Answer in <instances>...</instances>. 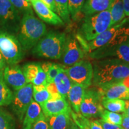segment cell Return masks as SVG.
Here are the masks:
<instances>
[{"mask_svg":"<svg viewBox=\"0 0 129 129\" xmlns=\"http://www.w3.org/2000/svg\"><path fill=\"white\" fill-rule=\"evenodd\" d=\"M71 111L47 118L50 129H67L68 128L72 121L71 118Z\"/></svg>","mask_w":129,"mask_h":129,"instance_id":"44dd1931","label":"cell"},{"mask_svg":"<svg viewBox=\"0 0 129 129\" xmlns=\"http://www.w3.org/2000/svg\"><path fill=\"white\" fill-rule=\"evenodd\" d=\"M59 16L63 22L69 23L70 22V13L69 11V0H54Z\"/></svg>","mask_w":129,"mask_h":129,"instance_id":"4316f807","label":"cell"},{"mask_svg":"<svg viewBox=\"0 0 129 129\" xmlns=\"http://www.w3.org/2000/svg\"><path fill=\"white\" fill-rule=\"evenodd\" d=\"M46 33V26L42 21L35 17L34 13H26L22 16L16 37L23 50L26 51L32 49Z\"/></svg>","mask_w":129,"mask_h":129,"instance_id":"7a4b0ae2","label":"cell"},{"mask_svg":"<svg viewBox=\"0 0 129 129\" xmlns=\"http://www.w3.org/2000/svg\"><path fill=\"white\" fill-rule=\"evenodd\" d=\"M26 1L29 3H30V2H32V1H35V0H26Z\"/></svg>","mask_w":129,"mask_h":129,"instance_id":"c3c4849f","label":"cell"},{"mask_svg":"<svg viewBox=\"0 0 129 129\" xmlns=\"http://www.w3.org/2000/svg\"><path fill=\"white\" fill-rule=\"evenodd\" d=\"M114 0H86L81 11L85 16L99 13L109 9Z\"/></svg>","mask_w":129,"mask_h":129,"instance_id":"e0dca14e","label":"cell"},{"mask_svg":"<svg viewBox=\"0 0 129 129\" xmlns=\"http://www.w3.org/2000/svg\"><path fill=\"white\" fill-rule=\"evenodd\" d=\"M111 26L109 10L91 16H85L81 26L79 34L85 42L92 41Z\"/></svg>","mask_w":129,"mask_h":129,"instance_id":"277c9868","label":"cell"},{"mask_svg":"<svg viewBox=\"0 0 129 129\" xmlns=\"http://www.w3.org/2000/svg\"><path fill=\"white\" fill-rule=\"evenodd\" d=\"M111 17V26L121 22L125 19V13L122 0H114L109 7Z\"/></svg>","mask_w":129,"mask_h":129,"instance_id":"7402d4cb","label":"cell"},{"mask_svg":"<svg viewBox=\"0 0 129 129\" xmlns=\"http://www.w3.org/2000/svg\"><path fill=\"white\" fill-rule=\"evenodd\" d=\"M64 69L73 83L81 85L85 88L91 84L93 68L90 61L81 60Z\"/></svg>","mask_w":129,"mask_h":129,"instance_id":"ba28073f","label":"cell"},{"mask_svg":"<svg viewBox=\"0 0 129 129\" xmlns=\"http://www.w3.org/2000/svg\"><path fill=\"white\" fill-rule=\"evenodd\" d=\"M31 84L33 85H44L46 86L47 84L46 74L43 71L41 67L40 68L39 71H38V72L37 74L36 77H35L34 80L32 81Z\"/></svg>","mask_w":129,"mask_h":129,"instance_id":"836d02e7","label":"cell"},{"mask_svg":"<svg viewBox=\"0 0 129 129\" xmlns=\"http://www.w3.org/2000/svg\"><path fill=\"white\" fill-rule=\"evenodd\" d=\"M6 63H7L6 62V60L0 52V70H4L5 67H6Z\"/></svg>","mask_w":129,"mask_h":129,"instance_id":"b9f144b4","label":"cell"},{"mask_svg":"<svg viewBox=\"0 0 129 129\" xmlns=\"http://www.w3.org/2000/svg\"><path fill=\"white\" fill-rule=\"evenodd\" d=\"M3 80V72L2 70H0V81Z\"/></svg>","mask_w":129,"mask_h":129,"instance_id":"7dc6e473","label":"cell"},{"mask_svg":"<svg viewBox=\"0 0 129 129\" xmlns=\"http://www.w3.org/2000/svg\"><path fill=\"white\" fill-rule=\"evenodd\" d=\"M59 94L63 98H67L73 83L63 67L54 80Z\"/></svg>","mask_w":129,"mask_h":129,"instance_id":"d6986e66","label":"cell"},{"mask_svg":"<svg viewBox=\"0 0 129 129\" xmlns=\"http://www.w3.org/2000/svg\"><path fill=\"white\" fill-rule=\"evenodd\" d=\"M24 50L14 35L0 31V52L8 64H16L24 56Z\"/></svg>","mask_w":129,"mask_h":129,"instance_id":"8992f818","label":"cell"},{"mask_svg":"<svg viewBox=\"0 0 129 129\" xmlns=\"http://www.w3.org/2000/svg\"><path fill=\"white\" fill-rule=\"evenodd\" d=\"M125 108L124 112L123 114L127 117H129V100H125Z\"/></svg>","mask_w":129,"mask_h":129,"instance_id":"ee69618b","label":"cell"},{"mask_svg":"<svg viewBox=\"0 0 129 129\" xmlns=\"http://www.w3.org/2000/svg\"><path fill=\"white\" fill-rule=\"evenodd\" d=\"M3 80L14 91L18 90L26 84L25 75L22 68L17 64H9L3 70Z\"/></svg>","mask_w":129,"mask_h":129,"instance_id":"4fadbf2b","label":"cell"},{"mask_svg":"<svg viewBox=\"0 0 129 129\" xmlns=\"http://www.w3.org/2000/svg\"><path fill=\"white\" fill-rule=\"evenodd\" d=\"M93 68V82L98 87L121 82L129 76V63L117 58L95 60Z\"/></svg>","mask_w":129,"mask_h":129,"instance_id":"6da1fadb","label":"cell"},{"mask_svg":"<svg viewBox=\"0 0 129 129\" xmlns=\"http://www.w3.org/2000/svg\"><path fill=\"white\" fill-rule=\"evenodd\" d=\"M85 89L81 85L73 83L68 94L69 103L77 114L80 112V106L84 96Z\"/></svg>","mask_w":129,"mask_h":129,"instance_id":"ffe728a7","label":"cell"},{"mask_svg":"<svg viewBox=\"0 0 129 129\" xmlns=\"http://www.w3.org/2000/svg\"><path fill=\"white\" fill-rule=\"evenodd\" d=\"M22 20L21 14L9 0H0V27L3 31L17 34Z\"/></svg>","mask_w":129,"mask_h":129,"instance_id":"52a82bcc","label":"cell"},{"mask_svg":"<svg viewBox=\"0 0 129 129\" xmlns=\"http://www.w3.org/2000/svg\"><path fill=\"white\" fill-rule=\"evenodd\" d=\"M128 43H129V37H128Z\"/></svg>","mask_w":129,"mask_h":129,"instance_id":"681fc988","label":"cell"},{"mask_svg":"<svg viewBox=\"0 0 129 129\" xmlns=\"http://www.w3.org/2000/svg\"><path fill=\"white\" fill-rule=\"evenodd\" d=\"M98 92L102 99L129 100V89L121 82L99 87Z\"/></svg>","mask_w":129,"mask_h":129,"instance_id":"5bb4252c","label":"cell"},{"mask_svg":"<svg viewBox=\"0 0 129 129\" xmlns=\"http://www.w3.org/2000/svg\"><path fill=\"white\" fill-rule=\"evenodd\" d=\"M46 89V85H33V92H38L42 90Z\"/></svg>","mask_w":129,"mask_h":129,"instance_id":"7bdbcfd3","label":"cell"},{"mask_svg":"<svg viewBox=\"0 0 129 129\" xmlns=\"http://www.w3.org/2000/svg\"><path fill=\"white\" fill-rule=\"evenodd\" d=\"M122 121L121 126L123 129H129V117L124 114H122Z\"/></svg>","mask_w":129,"mask_h":129,"instance_id":"ab89813d","label":"cell"},{"mask_svg":"<svg viewBox=\"0 0 129 129\" xmlns=\"http://www.w3.org/2000/svg\"><path fill=\"white\" fill-rule=\"evenodd\" d=\"M85 1V0H69V11L72 19H75L79 15Z\"/></svg>","mask_w":129,"mask_h":129,"instance_id":"4dcf8cb0","label":"cell"},{"mask_svg":"<svg viewBox=\"0 0 129 129\" xmlns=\"http://www.w3.org/2000/svg\"><path fill=\"white\" fill-rule=\"evenodd\" d=\"M101 120L108 123L121 125L122 121V116L118 113L112 112L107 110H104L102 112Z\"/></svg>","mask_w":129,"mask_h":129,"instance_id":"83f0119b","label":"cell"},{"mask_svg":"<svg viewBox=\"0 0 129 129\" xmlns=\"http://www.w3.org/2000/svg\"><path fill=\"white\" fill-rule=\"evenodd\" d=\"M53 12L57 13V9L54 0H41Z\"/></svg>","mask_w":129,"mask_h":129,"instance_id":"f35d334b","label":"cell"},{"mask_svg":"<svg viewBox=\"0 0 129 129\" xmlns=\"http://www.w3.org/2000/svg\"><path fill=\"white\" fill-rule=\"evenodd\" d=\"M102 105V97L98 90H88L80 106L81 114L87 118L101 117L104 111Z\"/></svg>","mask_w":129,"mask_h":129,"instance_id":"30bf717a","label":"cell"},{"mask_svg":"<svg viewBox=\"0 0 129 129\" xmlns=\"http://www.w3.org/2000/svg\"><path fill=\"white\" fill-rule=\"evenodd\" d=\"M66 38L67 36L64 32H47L32 48V54L39 57L60 59L63 50Z\"/></svg>","mask_w":129,"mask_h":129,"instance_id":"3957f363","label":"cell"},{"mask_svg":"<svg viewBox=\"0 0 129 129\" xmlns=\"http://www.w3.org/2000/svg\"><path fill=\"white\" fill-rule=\"evenodd\" d=\"M30 3L37 14L42 20L53 25H64L63 21L59 15L50 9L41 0H35Z\"/></svg>","mask_w":129,"mask_h":129,"instance_id":"9a60e30c","label":"cell"},{"mask_svg":"<svg viewBox=\"0 0 129 129\" xmlns=\"http://www.w3.org/2000/svg\"><path fill=\"white\" fill-rule=\"evenodd\" d=\"M84 56V50L80 45L78 40L73 35L67 37L61 56L63 63L68 67H71L79 61L83 60Z\"/></svg>","mask_w":129,"mask_h":129,"instance_id":"7c38bea8","label":"cell"},{"mask_svg":"<svg viewBox=\"0 0 129 129\" xmlns=\"http://www.w3.org/2000/svg\"><path fill=\"white\" fill-rule=\"evenodd\" d=\"M33 100V85L26 84L20 89L13 93V98L11 105L13 112L20 119L23 120L26 111Z\"/></svg>","mask_w":129,"mask_h":129,"instance_id":"8fae6325","label":"cell"},{"mask_svg":"<svg viewBox=\"0 0 129 129\" xmlns=\"http://www.w3.org/2000/svg\"><path fill=\"white\" fill-rule=\"evenodd\" d=\"M121 83L123 84L127 88L129 89V76L126 77L125 79H124V80L121 81Z\"/></svg>","mask_w":129,"mask_h":129,"instance_id":"bcb514c9","label":"cell"},{"mask_svg":"<svg viewBox=\"0 0 129 129\" xmlns=\"http://www.w3.org/2000/svg\"><path fill=\"white\" fill-rule=\"evenodd\" d=\"M71 116L72 117V120L74 121L76 124L78 125L80 129H90L88 127V120L87 118H85L79 114H75V112L71 111Z\"/></svg>","mask_w":129,"mask_h":129,"instance_id":"1f68e13d","label":"cell"},{"mask_svg":"<svg viewBox=\"0 0 129 129\" xmlns=\"http://www.w3.org/2000/svg\"><path fill=\"white\" fill-rule=\"evenodd\" d=\"M43 115L41 106L34 100H32L26 111L22 129H30L32 125Z\"/></svg>","mask_w":129,"mask_h":129,"instance_id":"ac0fdd59","label":"cell"},{"mask_svg":"<svg viewBox=\"0 0 129 129\" xmlns=\"http://www.w3.org/2000/svg\"><path fill=\"white\" fill-rule=\"evenodd\" d=\"M13 7L22 16L26 13H33L30 3L26 0H9Z\"/></svg>","mask_w":129,"mask_h":129,"instance_id":"f546056e","label":"cell"},{"mask_svg":"<svg viewBox=\"0 0 129 129\" xmlns=\"http://www.w3.org/2000/svg\"><path fill=\"white\" fill-rule=\"evenodd\" d=\"M99 121V122H101L102 126L104 129H123L121 125H118L112 124L108 123V122H105L103 120H102L101 119Z\"/></svg>","mask_w":129,"mask_h":129,"instance_id":"d590c367","label":"cell"},{"mask_svg":"<svg viewBox=\"0 0 129 129\" xmlns=\"http://www.w3.org/2000/svg\"><path fill=\"white\" fill-rule=\"evenodd\" d=\"M46 88V90H47L48 92L50 94V95L56 94H58V93H59L57 89V87H56L55 84L54 83V82H53V83L47 84Z\"/></svg>","mask_w":129,"mask_h":129,"instance_id":"8d00e7d4","label":"cell"},{"mask_svg":"<svg viewBox=\"0 0 129 129\" xmlns=\"http://www.w3.org/2000/svg\"><path fill=\"white\" fill-rule=\"evenodd\" d=\"M89 56L94 60L106 58H117L129 63V43L128 40L119 44L102 47L90 52Z\"/></svg>","mask_w":129,"mask_h":129,"instance_id":"9c48e42d","label":"cell"},{"mask_svg":"<svg viewBox=\"0 0 129 129\" xmlns=\"http://www.w3.org/2000/svg\"><path fill=\"white\" fill-rule=\"evenodd\" d=\"M127 19H124L120 23L111 26L100 34L92 41L87 42L85 45L87 50L91 51L105 46H112L124 43L129 37V28L122 26Z\"/></svg>","mask_w":129,"mask_h":129,"instance_id":"5b68a950","label":"cell"},{"mask_svg":"<svg viewBox=\"0 0 129 129\" xmlns=\"http://www.w3.org/2000/svg\"><path fill=\"white\" fill-rule=\"evenodd\" d=\"M33 98L36 102L41 106L47 101H49L50 99V94L47 90L45 89L38 92H33Z\"/></svg>","mask_w":129,"mask_h":129,"instance_id":"d6a6232c","label":"cell"},{"mask_svg":"<svg viewBox=\"0 0 129 129\" xmlns=\"http://www.w3.org/2000/svg\"><path fill=\"white\" fill-rule=\"evenodd\" d=\"M41 67L46 74L47 82L50 83L54 82V78L63 67L54 63L45 62L41 64Z\"/></svg>","mask_w":129,"mask_h":129,"instance_id":"cb8c5ba5","label":"cell"},{"mask_svg":"<svg viewBox=\"0 0 129 129\" xmlns=\"http://www.w3.org/2000/svg\"><path fill=\"white\" fill-rule=\"evenodd\" d=\"M125 15L129 17V0H122Z\"/></svg>","mask_w":129,"mask_h":129,"instance_id":"60d3db41","label":"cell"},{"mask_svg":"<svg viewBox=\"0 0 129 129\" xmlns=\"http://www.w3.org/2000/svg\"><path fill=\"white\" fill-rule=\"evenodd\" d=\"M67 129H80V128H79L78 125H77L74 122V121L72 120L70 124H69V125L68 128Z\"/></svg>","mask_w":129,"mask_h":129,"instance_id":"f6af8a7d","label":"cell"},{"mask_svg":"<svg viewBox=\"0 0 129 129\" xmlns=\"http://www.w3.org/2000/svg\"><path fill=\"white\" fill-rule=\"evenodd\" d=\"M30 129H50L48 121L44 115L41 116L36 122H35Z\"/></svg>","mask_w":129,"mask_h":129,"instance_id":"e575fe53","label":"cell"},{"mask_svg":"<svg viewBox=\"0 0 129 129\" xmlns=\"http://www.w3.org/2000/svg\"><path fill=\"white\" fill-rule=\"evenodd\" d=\"M13 98V93L4 81H0V106L11 105Z\"/></svg>","mask_w":129,"mask_h":129,"instance_id":"484cf974","label":"cell"},{"mask_svg":"<svg viewBox=\"0 0 129 129\" xmlns=\"http://www.w3.org/2000/svg\"><path fill=\"white\" fill-rule=\"evenodd\" d=\"M102 105L105 109L112 112H124L125 101L122 99H102Z\"/></svg>","mask_w":129,"mask_h":129,"instance_id":"603a6c76","label":"cell"},{"mask_svg":"<svg viewBox=\"0 0 129 129\" xmlns=\"http://www.w3.org/2000/svg\"><path fill=\"white\" fill-rule=\"evenodd\" d=\"M15 122L10 114L0 109V129H14Z\"/></svg>","mask_w":129,"mask_h":129,"instance_id":"f1b7e54d","label":"cell"},{"mask_svg":"<svg viewBox=\"0 0 129 129\" xmlns=\"http://www.w3.org/2000/svg\"><path fill=\"white\" fill-rule=\"evenodd\" d=\"M41 108L43 114L46 118L71 111L68 102L63 98L56 101L49 100L42 105Z\"/></svg>","mask_w":129,"mask_h":129,"instance_id":"2e32d148","label":"cell"},{"mask_svg":"<svg viewBox=\"0 0 129 129\" xmlns=\"http://www.w3.org/2000/svg\"><path fill=\"white\" fill-rule=\"evenodd\" d=\"M88 125L90 129H104L99 120H89Z\"/></svg>","mask_w":129,"mask_h":129,"instance_id":"74e56055","label":"cell"},{"mask_svg":"<svg viewBox=\"0 0 129 129\" xmlns=\"http://www.w3.org/2000/svg\"><path fill=\"white\" fill-rule=\"evenodd\" d=\"M41 64L38 63H28L22 68L27 83H32L36 77Z\"/></svg>","mask_w":129,"mask_h":129,"instance_id":"d4e9b609","label":"cell"}]
</instances>
